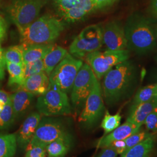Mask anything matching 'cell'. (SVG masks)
Here are the masks:
<instances>
[{
  "label": "cell",
  "mask_w": 157,
  "mask_h": 157,
  "mask_svg": "<svg viewBox=\"0 0 157 157\" xmlns=\"http://www.w3.org/2000/svg\"><path fill=\"white\" fill-rule=\"evenodd\" d=\"M137 78V67L129 60L108 71L102 83V93L107 104L113 105L126 99L134 89Z\"/></svg>",
  "instance_id": "cell-1"
},
{
  "label": "cell",
  "mask_w": 157,
  "mask_h": 157,
  "mask_svg": "<svg viewBox=\"0 0 157 157\" xmlns=\"http://www.w3.org/2000/svg\"><path fill=\"white\" fill-rule=\"evenodd\" d=\"M64 29V23L58 18L43 15L19 32L21 45L25 49L31 45L51 44Z\"/></svg>",
  "instance_id": "cell-2"
},
{
  "label": "cell",
  "mask_w": 157,
  "mask_h": 157,
  "mask_svg": "<svg viewBox=\"0 0 157 157\" xmlns=\"http://www.w3.org/2000/svg\"><path fill=\"white\" fill-rule=\"evenodd\" d=\"M128 48L138 54L154 50L156 39L151 24L145 17L133 15L129 17L124 27Z\"/></svg>",
  "instance_id": "cell-3"
},
{
  "label": "cell",
  "mask_w": 157,
  "mask_h": 157,
  "mask_svg": "<svg viewBox=\"0 0 157 157\" xmlns=\"http://www.w3.org/2000/svg\"><path fill=\"white\" fill-rule=\"evenodd\" d=\"M83 64L82 60L67 53L49 75L50 89L60 90L67 94L71 92L74 80Z\"/></svg>",
  "instance_id": "cell-4"
},
{
  "label": "cell",
  "mask_w": 157,
  "mask_h": 157,
  "mask_svg": "<svg viewBox=\"0 0 157 157\" xmlns=\"http://www.w3.org/2000/svg\"><path fill=\"white\" fill-rule=\"evenodd\" d=\"M36 108L41 115L47 117L69 115L72 111L67 94L54 89H50L40 95L36 102Z\"/></svg>",
  "instance_id": "cell-5"
},
{
  "label": "cell",
  "mask_w": 157,
  "mask_h": 157,
  "mask_svg": "<svg viewBox=\"0 0 157 157\" xmlns=\"http://www.w3.org/2000/svg\"><path fill=\"white\" fill-rule=\"evenodd\" d=\"M47 0H12L8 12L21 32L37 18Z\"/></svg>",
  "instance_id": "cell-6"
},
{
  "label": "cell",
  "mask_w": 157,
  "mask_h": 157,
  "mask_svg": "<svg viewBox=\"0 0 157 157\" xmlns=\"http://www.w3.org/2000/svg\"><path fill=\"white\" fill-rule=\"evenodd\" d=\"M96 78L90 66L87 63L83 64L74 80L71 91L72 109L77 116L79 115L83 109Z\"/></svg>",
  "instance_id": "cell-7"
},
{
  "label": "cell",
  "mask_w": 157,
  "mask_h": 157,
  "mask_svg": "<svg viewBox=\"0 0 157 157\" xmlns=\"http://www.w3.org/2000/svg\"><path fill=\"white\" fill-rule=\"evenodd\" d=\"M103 44L102 29L96 25H90L83 29L75 38L69 50L70 54L82 58L99 51Z\"/></svg>",
  "instance_id": "cell-8"
},
{
  "label": "cell",
  "mask_w": 157,
  "mask_h": 157,
  "mask_svg": "<svg viewBox=\"0 0 157 157\" xmlns=\"http://www.w3.org/2000/svg\"><path fill=\"white\" fill-rule=\"evenodd\" d=\"M104 111L101 85L98 80L96 78L83 108L79 114L78 122L85 129H92L98 124Z\"/></svg>",
  "instance_id": "cell-9"
},
{
  "label": "cell",
  "mask_w": 157,
  "mask_h": 157,
  "mask_svg": "<svg viewBox=\"0 0 157 157\" xmlns=\"http://www.w3.org/2000/svg\"><path fill=\"white\" fill-rule=\"evenodd\" d=\"M130 54L127 50L96 51L86 56L87 63L90 66L98 80L101 79L113 67L128 60Z\"/></svg>",
  "instance_id": "cell-10"
},
{
  "label": "cell",
  "mask_w": 157,
  "mask_h": 157,
  "mask_svg": "<svg viewBox=\"0 0 157 157\" xmlns=\"http://www.w3.org/2000/svg\"><path fill=\"white\" fill-rule=\"evenodd\" d=\"M69 133L66 124L62 120L53 117L41 118L33 139L29 146L45 147L51 142Z\"/></svg>",
  "instance_id": "cell-11"
},
{
  "label": "cell",
  "mask_w": 157,
  "mask_h": 157,
  "mask_svg": "<svg viewBox=\"0 0 157 157\" xmlns=\"http://www.w3.org/2000/svg\"><path fill=\"white\" fill-rule=\"evenodd\" d=\"M56 11L68 22H75L95 11L91 0H58L55 2Z\"/></svg>",
  "instance_id": "cell-12"
},
{
  "label": "cell",
  "mask_w": 157,
  "mask_h": 157,
  "mask_svg": "<svg viewBox=\"0 0 157 157\" xmlns=\"http://www.w3.org/2000/svg\"><path fill=\"white\" fill-rule=\"evenodd\" d=\"M103 43L108 50H124L128 48L124 28L120 23L112 21L102 29Z\"/></svg>",
  "instance_id": "cell-13"
},
{
  "label": "cell",
  "mask_w": 157,
  "mask_h": 157,
  "mask_svg": "<svg viewBox=\"0 0 157 157\" xmlns=\"http://www.w3.org/2000/svg\"><path fill=\"white\" fill-rule=\"evenodd\" d=\"M42 118L38 112H33L29 114L23 121L16 135L17 146L22 150H26L39 126Z\"/></svg>",
  "instance_id": "cell-14"
},
{
  "label": "cell",
  "mask_w": 157,
  "mask_h": 157,
  "mask_svg": "<svg viewBox=\"0 0 157 157\" xmlns=\"http://www.w3.org/2000/svg\"><path fill=\"white\" fill-rule=\"evenodd\" d=\"M141 126L136 125L126 121L109 134L105 135L96 143L97 148H105L109 146L113 141L122 140L140 130Z\"/></svg>",
  "instance_id": "cell-15"
},
{
  "label": "cell",
  "mask_w": 157,
  "mask_h": 157,
  "mask_svg": "<svg viewBox=\"0 0 157 157\" xmlns=\"http://www.w3.org/2000/svg\"><path fill=\"white\" fill-rule=\"evenodd\" d=\"M17 89L26 91L34 95H42L50 89L49 76L45 72L33 75L25 79Z\"/></svg>",
  "instance_id": "cell-16"
},
{
  "label": "cell",
  "mask_w": 157,
  "mask_h": 157,
  "mask_svg": "<svg viewBox=\"0 0 157 157\" xmlns=\"http://www.w3.org/2000/svg\"><path fill=\"white\" fill-rule=\"evenodd\" d=\"M157 109V100L154 97L150 101L131 105L127 121L141 126L147 116Z\"/></svg>",
  "instance_id": "cell-17"
},
{
  "label": "cell",
  "mask_w": 157,
  "mask_h": 157,
  "mask_svg": "<svg viewBox=\"0 0 157 157\" xmlns=\"http://www.w3.org/2000/svg\"><path fill=\"white\" fill-rule=\"evenodd\" d=\"M34 95L25 90L18 89L11 95V101L15 120L22 118L29 109Z\"/></svg>",
  "instance_id": "cell-18"
},
{
  "label": "cell",
  "mask_w": 157,
  "mask_h": 157,
  "mask_svg": "<svg viewBox=\"0 0 157 157\" xmlns=\"http://www.w3.org/2000/svg\"><path fill=\"white\" fill-rule=\"evenodd\" d=\"M73 137L69 133L51 142L45 147L48 157H64L70 151Z\"/></svg>",
  "instance_id": "cell-19"
},
{
  "label": "cell",
  "mask_w": 157,
  "mask_h": 157,
  "mask_svg": "<svg viewBox=\"0 0 157 157\" xmlns=\"http://www.w3.org/2000/svg\"><path fill=\"white\" fill-rule=\"evenodd\" d=\"M67 54V51L62 47L55 45L43 59L44 71L49 76L54 69Z\"/></svg>",
  "instance_id": "cell-20"
},
{
  "label": "cell",
  "mask_w": 157,
  "mask_h": 157,
  "mask_svg": "<svg viewBox=\"0 0 157 157\" xmlns=\"http://www.w3.org/2000/svg\"><path fill=\"white\" fill-rule=\"evenodd\" d=\"M54 45L39 44L29 46L23 51V64L43 59L45 56L51 50Z\"/></svg>",
  "instance_id": "cell-21"
},
{
  "label": "cell",
  "mask_w": 157,
  "mask_h": 157,
  "mask_svg": "<svg viewBox=\"0 0 157 157\" xmlns=\"http://www.w3.org/2000/svg\"><path fill=\"white\" fill-rule=\"evenodd\" d=\"M154 147V140L150 136L126 150L121 155V157H148Z\"/></svg>",
  "instance_id": "cell-22"
},
{
  "label": "cell",
  "mask_w": 157,
  "mask_h": 157,
  "mask_svg": "<svg viewBox=\"0 0 157 157\" xmlns=\"http://www.w3.org/2000/svg\"><path fill=\"white\" fill-rule=\"evenodd\" d=\"M17 146L15 134H0V157H13Z\"/></svg>",
  "instance_id": "cell-23"
},
{
  "label": "cell",
  "mask_w": 157,
  "mask_h": 157,
  "mask_svg": "<svg viewBox=\"0 0 157 157\" xmlns=\"http://www.w3.org/2000/svg\"><path fill=\"white\" fill-rule=\"evenodd\" d=\"M6 67L9 73L8 85L10 86H17L18 87L22 84L25 80L23 65L6 62Z\"/></svg>",
  "instance_id": "cell-24"
},
{
  "label": "cell",
  "mask_w": 157,
  "mask_h": 157,
  "mask_svg": "<svg viewBox=\"0 0 157 157\" xmlns=\"http://www.w3.org/2000/svg\"><path fill=\"white\" fill-rule=\"evenodd\" d=\"M121 119L122 117L120 112L115 115H111L108 111H106L101 124V128L104 130V136L109 134L119 127Z\"/></svg>",
  "instance_id": "cell-25"
},
{
  "label": "cell",
  "mask_w": 157,
  "mask_h": 157,
  "mask_svg": "<svg viewBox=\"0 0 157 157\" xmlns=\"http://www.w3.org/2000/svg\"><path fill=\"white\" fill-rule=\"evenodd\" d=\"M157 89V83L150 84L138 90L135 95L132 105L150 101L155 97Z\"/></svg>",
  "instance_id": "cell-26"
},
{
  "label": "cell",
  "mask_w": 157,
  "mask_h": 157,
  "mask_svg": "<svg viewBox=\"0 0 157 157\" xmlns=\"http://www.w3.org/2000/svg\"><path fill=\"white\" fill-rule=\"evenodd\" d=\"M23 51L24 48L21 44L10 47L4 51L6 62L23 65Z\"/></svg>",
  "instance_id": "cell-27"
},
{
  "label": "cell",
  "mask_w": 157,
  "mask_h": 157,
  "mask_svg": "<svg viewBox=\"0 0 157 157\" xmlns=\"http://www.w3.org/2000/svg\"><path fill=\"white\" fill-rule=\"evenodd\" d=\"M15 121L12 105L11 97L4 109L0 112V130L9 128Z\"/></svg>",
  "instance_id": "cell-28"
},
{
  "label": "cell",
  "mask_w": 157,
  "mask_h": 157,
  "mask_svg": "<svg viewBox=\"0 0 157 157\" xmlns=\"http://www.w3.org/2000/svg\"><path fill=\"white\" fill-rule=\"evenodd\" d=\"M23 67L24 79H26L34 75L45 72L43 59L23 64Z\"/></svg>",
  "instance_id": "cell-29"
},
{
  "label": "cell",
  "mask_w": 157,
  "mask_h": 157,
  "mask_svg": "<svg viewBox=\"0 0 157 157\" xmlns=\"http://www.w3.org/2000/svg\"><path fill=\"white\" fill-rule=\"evenodd\" d=\"M140 130L134 134L130 136L129 137L124 140L126 143L125 151L129 150V148H132V147L136 146L139 144L141 142H142L143 141L146 140V139H147L148 137L151 136L148 132L146 131H140Z\"/></svg>",
  "instance_id": "cell-30"
},
{
  "label": "cell",
  "mask_w": 157,
  "mask_h": 157,
  "mask_svg": "<svg viewBox=\"0 0 157 157\" xmlns=\"http://www.w3.org/2000/svg\"><path fill=\"white\" fill-rule=\"evenodd\" d=\"M25 157H48L45 147L40 146H29L26 149Z\"/></svg>",
  "instance_id": "cell-31"
},
{
  "label": "cell",
  "mask_w": 157,
  "mask_h": 157,
  "mask_svg": "<svg viewBox=\"0 0 157 157\" xmlns=\"http://www.w3.org/2000/svg\"><path fill=\"white\" fill-rule=\"evenodd\" d=\"M143 124H145L148 131L153 133L157 132V109L147 116Z\"/></svg>",
  "instance_id": "cell-32"
},
{
  "label": "cell",
  "mask_w": 157,
  "mask_h": 157,
  "mask_svg": "<svg viewBox=\"0 0 157 157\" xmlns=\"http://www.w3.org/2000/svg\"><path fill=\"white\" fill-rule=\"evenodd\" d=\"M94 10H101L108 6H112L118 0H91Z\"/></svg>",
  "instance_id": "cell-33"
},
{
  "label": "cell",
  "mask_w": 157,
  "mask_h": 157,
  "mask_svg": "<svg viewBox=\"0 0 157 157\" xmlns=\"http://www.w3.org/2000/svg\"><path fill=\"white\" fill-rule=\"evenodd\" d=\"M108 147H112L118 153V154L121 155H122L126 150V143L124 140L113 141Z\"/></svg>",
  "instance_id": "cell-34"
},
{
  "label": "cell",
  "mask_w": 157,
  "mask_h": 157,
  "mask_svg": "<svg viewBox=\"0 0 157 157\" xmlns=\"http://www.w3.org/2000/svg\"><path fill=\"white\" fill-rule=\"evenodd\" d=\"M118 153L111 147L102 148L101 152L96 157H117Z\"/></svg>",
  "instance_id": "cell-35"
},
{
  "label": "cell",
  "mask_w": 157,
  "mask_h": 157,
  "mask_svg": "<svg viewBox=\"0 0 157 157\" xmlns=\"http://www.w3.org/2000/svg\"><path fill=\"white\" fill-rule=\"evenodd\" d=\"M11 95L4 90H0V112L4 109L6 104L10 99Z\"/></svg>",
  "instance_id": "cell-36"
},
{
  "label": "cell",
  "mask_w": 157,
  "mask_h": 157,
  "mask_svg": "<svg viewBox=\"0 0 157 157\" xmlns=\"http://www.w3.org/2000/svg\"><path fill=\"white\" fill-rule=\"evenodd\" d=\"M6 62L4 56V51L0 45V80H2L5 76Z\"/></svg>",
  "instance_id": "cell-37"
},
{
  "label": "cell",
  "mask_w": 157,
  "mask_h": 157,
  "mask_svg": "<svg viewBox=\"0 0 157 157\" xmlns=\"http://www.w3.org/2000/svg\"><path fill=\"white\" fill-rule=\"evenodd\" d=\"M7 25L5 19L0 15V42L6 37Z\"/></svg>",
  "instance_id": "cell-38"
},
{
  "label": "cell",
  "mask_w": 157,
  "mask_h": 157,
  "mask_svg": "<svg viewBox=\"0 0 157 157\" xmlns=\"http://www.w3.org/2000/svg\"><path fill=\"white\" fill-rule=\"evenodd\" d=\"M150 10L152 15L157 18V0H151Z\"/></svg>",
  "instance_id": "cell-39"
},
{
  "label": "cell",
  "mask_w": 157,
  "mask_h": 157,
  "mask_svg": "<svg viewBox=\"0 0 157 157\" xmlns=\"http://www.w3.org/2000/svg\"><path fill=\"white\" fill-rule=\"evenodd\" d=\"M154 34H155V39L156 41H157V25L155 27V28L154 29Z\"/></svg>",
  "instance_id": "cell-40"
},
{
  "label": "cell",
  "mask_w": 157,
  "mask_h": 157,
  "mask_svg": "<svg viewBox=\"0 0 157 157\" xmlns=\"http://www.w3.org/2000/svg\"><path fill=\"white\" fill-rule=\"evenodd\" d=\"M155 99L157 100V91H156V93H155Z\"/></svg>",
  "instance_id": "cell-41"
},
{
  "label": "cell",
  "mask_w": 157,
  "mask_h": 157,
  "mask_svg": "<svg viewBox=\"0 0 157 157\" xmlns=\"http://www.w3.org/2000/svg\"><path fill=\"white\" fill-rule=\"evenodd\" d=\"M54 2H56V1H58V0H54Z\"/></svg>",
  "instance_id": "cell-42"
},
{
  "label": "cell",
  "mask_w": 157,
  "mask_h": 157,
  "mask_svg": "<svg viewBox=\"0 0 157 157\" xmlns=\"http://www.w3.org/2000/svg\"><path fill=\"white\" fill-rule=\"evenodd\" d=\"M156 59H157V56H156Z\"/></svg>",
  "instance_id": "cell-43"
}]
</instances>
